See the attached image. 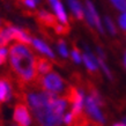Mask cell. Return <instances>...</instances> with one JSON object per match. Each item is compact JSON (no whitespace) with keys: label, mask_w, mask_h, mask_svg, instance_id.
<instances>
[{"label":"cell","mask_w":126,"mask_h":126,"mask_svg":"<svg viewBox=\"0 0 126 126\" xmlns=\"http://www.w3.org/2000/svg\"><path fill=\"white\" fill-rule=\"evenodd\" d=\"M67 2H68V6L71 8V11L72 13L75 15L78 20H83L84 19V12L81 7L80 2L78 1V0H67Z\"/></svg>","instance_id":"cell-12"},{"label":"cell","mask_w":126,"mask_h":126,"mask_svg":"<svg viewBox=\"0 0 126 126\" xmlns=\"http://www.w3.org/2000/svg\"><path fill=\"white\" fill-rule=\"evenodd\" d=\"M71 57H72L73 61H74L75 64H80V61L82 60V56H81L80 50L78 49L75 44L73 45V50H72V53H71Z\"/></svg>","instance_id":"cell-16"},{"label":"cell","mask_w":126,"mask_h":126,"mask_svg":"<svg viewBox=\"0 0 126 126\" xmlns=\"http://www.w3.org/2000/svg\"><path fill=\"white\" fill-rule=\"evenodd\" d=\"M84 17H87V22L88 24L93 27L95 26L97 29L99 30L101 34H104V29L102 27V23L99 21V17H98V14L96 12L94 5H93L92 1L89 0H86V9H84Z\"/></svg>","instance_id":"cell-5"},{"label":"cell","mask_w":126,"mask_h":126,"mask_svg":"<svg viewBox=\"0 0 126 126\" xmlns=\"http://www.w3.org/2000/svg\"><path fill=\"white\" fill-rule=\"evenodd\" d=\"M51 6H52V8L54 9L56 14H57V17L59 19V21H60L61 23H68V21H67V16H66V13H65V11H64L63 5H61V2L59 1V0H56Z\"/></svg>","instance_id":"cell-14"},{"label":"cell","mask_w":126,"mask_h":126,"mask_svg":"<svg viewBox=\"0 0 126 126\" xmlns=\"http://www.w3.org/2000/svg\"><path fill=\"white\" fill-rule=\"evenodd\" d=\"M82 60H83L84 65L87 67L89 74H90L92 77L96 78V79H97V78L101 79V77H99V69H98V67H97V59H95L93 54L87 52V53L82 54Z\"/></svg>","instance_id":"cell-9"},{"label":"cell","mask_w":126,"mask_h":126,"mask_svg":"<svg viewBox=\"0 0 126 126\" xmlns=\"http://www.w3.org/2000/svg\"><path fill=\"white\" fill-rule=\"evenodd\" d=\"M13 96V86L11 79L6 77L0 78V103L9 102Z\"/></svg>","instance_id":"cell-8"},{"label":"cell","mask_w":126,"mask_h":126,"mask_svg":"<svg viewBox=\"0 0 126 126\" xmlns=\"http://www.w3.org/2000/svg\"><path fill=\"white\" fill-rule=\"evenodd\" d=\"M118 11L126 12V0H110Z\"/></svg>","instance_id":"cell-19"},{"label":"cell","mask_w":126,"mask_h":126,"mask_svg":"<svg viewBox=\"0 0 126 126\" xmlns=\"http://www.w3.org/2000/svg\"><path fill=\"white\" fill-rule=\"evenodd\" d=\"M11 32H12V38L15 39L16 42L20 43V44H24V45L32 44L31 35L26 29H21V28L14 27V26L11 24Z\"/></svg>","instance_id":"cell-7"},{"label":"cell","mask_w":126,"mask_h":126,"mask_svg":"<svg viewBox=\"0 0 126 126\" xmlns=\"http://www.w3.org/2000/svg\"><path fill=\"white\" fill-rule=\"evenodd\" d=\"M57 47H58V50H59V53H60L63 57H67V56H68V51H67V47H66V44L63 39H58Z\"/></svg>","instance_id":"cell-18"},{"label":"cell","mask_w":126,"mask_h":126,"mask_svg":"<svg viewBox=\"0 0 126 126\" xmlns=\"http://www.w3.org/2000/svg\"><path fill=\"white\" fill-rule=\"evenodd\" d=\"M1 23H2V21H1V19H0V28H1Z\"/></svg>","instance_id":"cell-27"},{"label":"cell","mask_w":126,"mask_h":126,"mask_svg":"<svg viewBox=\"0 0 126 126\" xmlns=\"http://www.w3.org/2000/svg\"><path fill=\"white\" fill-rule=\"evenodd\" d=\"M32 45H34L36 49L38 50L41 53L46 54V56H49V57H51V58H54L53 51L50 49L49 45H46V44L43 42V41H41V39L34 37V38H32Z\"/></svg>","instance_id":"cell-11"},{"label":"cell","mask_w":126,"mask_h":126,"mask_svg":"<svg viewBox=\"0 0 126 126\" xmlns=\"http://www.w3.org/2000/svg\"><path fill=\"white\" fill-rule=\"evenodd\" d=\"M123 123H124V124H125V125H126V118H124V119H123Z\"/></svg>","instance_id":"cell-26"},{"label":"cell","mask_w":126,"mask_h":126,"mask_svg":"<svg viewBox=\"0 0 126 126\" xmlns=\"http://www.w3.org/2000/svg\"><path fill=\"white\" fill-rule=\"evenodd\" d=\"M7 54L8 51L6 47H0V66L5 64V61L7 59Z\"/></svg>","instance_id":"cell-22"},{"label":"cell","mask_w":126,"mask_h":126,"mask_svg":"<svg viewBox=\"0 0 126 126\" xmlns=\"http://www.w3.org/2000/svg\"><path fill=\"white\" fill-rule=\"evenodd\" d=\"M97 63H98V64H99V66L102 67V69H103V71H104V73L107 74V77L109 78L110 80H112V79H113V78H112V74H111L110 69L108 68V66L105 65V63H104V60H103V59H102V58H101V57H98V58H97Z\"/></svg>","instance_id":"cell-20"},{"label":"cell","mask_w":126,"mask_h":126,"mask_svg":"<svg viewBox=\"0 0 126 126\" xmlns=\"http://www.w3.org/2000/svg\"><path fill=\"white\" fill-rule=\"evenodd\" d=\"M13 120L16 126H30L31 125V115L29 107L26 103H17L14 107Z\"/></svg>","instance_id":"cell-3"},{"label":"cell","mask_w":126,"mask_h":126,"mask_svg":"<svg viewBox=\"0 0 126 126\" xmlns=\"http://www.w3.org/2000/svg\"><path fill=\"white\" fill-rule=\"evenodd\" d=\"M113 126H126L124 123H117V124H113Z\"/></svg>","instance_id":"cell-24"},{"label":"cell","mask_w":126,"mask_h":126,"mask_svg":"<svg viewBox=\"0 0 126 126\" xmlns=\"http://www.w3.org/2000/svg\"><path fill=\"white\" fill-rule=\"evenodd\" d=\"M19 1L22 6H24V7L28 8V9H31V11H35L36 4H37L35 0H19Z\"/></svg>","instance_id":"cell-21"},{"label":"cell","mask_w":126,"mask_h":126,"mask_svg":"<svg viewBox=\"0 0 126 126\" xmlns=\"http://www.w3.org/2000/svg\"><path fill=\"white\" fill-rule=\"evenodd\" d=\"M84 107H86L87 113L92 117L94 122H96L97 124L103 125L104 122H105V120H104V116L102 115V112H101V110H99L97 103H96L90 96H88L87 98L84 99Z\"/></svg>","instance_id":"cell-6"},{"label":"cell","mask_w":126,"mask_h":126,"mask_svg":"<svg viewBox=\"0 0 126 126\" xmlns=\"http://www.w3.org/2000/svg\"><path fill=\"white\" fill-rule=\"evenodd\" d=\"M118 22H119V26H120V28H122L123 30H126V12L119 16Z\"/></svg>","instance_id":"cell-23"},{"label":"cell","mask_w":126,"mask_h":126,"mask_svg":"<svg viewBox=\"0 0 126 126\" xmlns=\"http://www.w3.org/2000/svg\"><path fill=\"white\" fill-rule=\"evenodd\" d=\"M35 19L38 22L39 27L45 29V28H50V29H53L58 26V17L53 14H51L50 12L47 11H38L35 13Z\"/></svg>","instance_id":"cell-4"},{"label":"cell","mask_w":126,"mask_h":126,"mask_svg":"<svg viewBox=\"0 0 126 126\" xmlns=\"http://www.w3.org/2000/svg\"><path fill=\"white\" fill-rule=\"evenodd\" d=\"M124 65H125V68H126V52H125V56H124Z\"/></svg>","instance_id":"cell-25"},{"label":"cell","mask_w":126,"mask_h":126,"mask_svg":"<svg viewBox=\"0 0 126 126\" xmlns=\"http://www.w3.org/2000/svg\"><path fill=\"white\" fill-rule=\"evenodd\" d=\"M54 32L59 36H66L69 34L68 23H58V26L54 28Z\"/></svg>","instance_id":"cell-15"},{"label":"cell","mask_w":126,"mask_h":126,"mask_svg":"<svg viewBox=\"0 0 126 126\" xmlns=\"http://www.w3.org/2000/svg\"><path fill=\"white\" fill-rule=\"evenodd\" d=\"M104 22H105V26H107L109 32H110L111 35H113V36H115V35L117 34V29H116L115 23L112 22V20H111L109 16H105V17H104Z\"/></svg>","instance_id":"cell-17"},{"label":"cell","mask_w":126,"mask_h":126,"mask_svg":"<svg viewBox=\"0 0 126 126\" xmlns=\"http://www.w3.org/2000/svg\"><path fill=\"white\" fill-rule=\"evenodd\" d=\"M11 24L7 23V27L0 28V47H5L12 41Z\"/></svg>","instance_id":"cell-13"},{"label":"cell","mask_w":126,"mask_h":126,"mask_svg":"<svg viewBox=\"0 0 126 126\" xmlns=\"http://www.w3.org/2000/svg\"><path fill=\"white\" fill-rule=\"evenodd\" d=\"M9 61L13 72L17 75L21 88L32 87L38 78L36 68V56L29 45L15 43L9 49Z\"/></svg>","instance_id":"cell-1"},{"label":"cell","mask_w":126,"mask_h":126,"mask_svg":"<svg viewBox=\"0 0 126 126\" xmlns=\"http://www.w3.org/2000/svg\"><path fill=\"white\" fill-rule=\"evenodd\" d=\"M36 68L38 75H45L47 73L52 72V63L42 56H36Z\"/></svg>","instance_id":"cell-10"},{"label":"cell","mask_w":126,"mask_h":126,"mask_svg":"<svg viewBox=\"0 0 126 126\" xmlns=\"http://www.w3.org/2000/svg\"><path fill=\"white\" fill-rule=\"evenodd\" d=\"M67 86L68 84L66 83V81L58 73L50 72L45 75H38L32 87L41 90H45V92L59 94V93H65Z\"/></svg>","instance_id":"cell-2"}]
</instances>
